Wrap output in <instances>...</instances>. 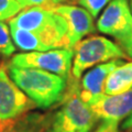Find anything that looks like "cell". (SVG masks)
I'll return each instance as SVG.
<instances>
[{
	"label": "cell",
	"instance_id": "5",
	"mask_svg": "<svg viewBox=\"0 0 132 132\" xmlns=\"http://www.w3.org/2000/svg\"><path fill=\"white\" fill-rule=\"evenodd\" d=\"M73 48H54L44 52H24L14 54L8 64L16 67L38 68L56 74L68 80L72 75Z\"/></svg>",
	"mask_w": 132,
	"mask_h": 132
},
{
	"label": "cell",
	"instance_id": "10",
	"mask_svg": "<svg viewBox=\"0 0 132 132\" xmlns=\"http://www.w3.org/2000/svg\"><path fill=\"white\" fill-rule=\"evenodd\" d=\"M123 63L125 62L121 60H113L95 66L84 74L80 80V86L77 87V94L81 100L88 105L95 98L104 95L109 75Z\"/></svg>",
	"mask_w": 132,
	"mask_h": 132
},
{
	"label": "cell",
	"instance_id": "15",
	"mask_svg": "<svg viewBox=\"0 0 132 132\" xmlns=\"http://www.w3.org/2000/svg\"><path fill=\"white\" fill-rule=\"evenodd\" d=\"M22 10L15 0H0V21H9Z\"/></svg>",
	"mask_w": 132,
	"mask_h": 132
},
{
	"label": "cell",
	"instance_id": "2",
	"mask_svg": "<svg viewBox=\"0 0 132 132\" xmlns=\"http://www.w3.org/2000/svg\"><path fill=\"white\" fill-rule=\"evenodd\" d=\"M8 24L34 32L51 50L71 48L65 19L53 9L40 7L24 8L10 19Z\"/></svg>",
	"mask_w": 132,
	"mask_h": 132
},
{
	"label": "cell",
	"instance_id": "18",
	"mask_svg": "<svg viewBox=\"0 0 132 132\" xmlns=\"http://www.w3.org/2000/svg\"><path fill=\"white\" fill-rule=\"evenodd\" d=\"M116 40H117L118 44L121 46V48L125 51L126 54L132 59V30L123 36H120V38Z\"/></svg>",
	"mask_w": 132,
	"mask_h": 132
},
{
	"label": "cell",
	"instance_id": "9",
	"mask_svg": "<svg viewBox=\"0 0 132 132\" xmlns=\"http://www.w3.org/2000/svg\"><path fill=\"white\" fill-rule=\"evenodd\" d=\"M101 120L120 122L132 112V87L117 95H101L88 104Z\"/></svg>",
	"mask_w": 132,
	"mask_h": 132
},
{
	"label": "cell",
	"instance_id": "17",
	"mask_svg": "<svg viewBox=\"0 0 132 132\" xmlns=\"http://www.w3.org/2000/svg\"><path fill=\"white\" fill-rule=\"evenodd\" d=\"M28 7H40L46 8V9H52L59 5L65 3L66 0H27Z\"/></svg>",
	"mask_w": 132,
	"mask_h": 132
},
{
	"label": "cell",
	"instance_id": "14",
	"mask_svg": "<svg viewBox=\"0 0 132 132\" xmlns=\"http://www.w3.org/2000/svg\"><path fill=\"white\" fill-rule=\"evenodd\" d=\"M15 52V45L11 38L9 24L5 21H0V56L10 57Z\"/></svg>",
	"mask_w": 132,
	"mask_h": 132
},
{
	"label": "cell",
	"instance_id": "4",
	"mask_svg": "<svg viewBox=\"0 0 132 132\" xmlns=\"http://www.w3.org/2000/svg\"><path fill=\"white\" fill-rule=\"evenodd\" d=\"M72 76L79 80L87 69L113 60L127 59L121 46L105 36L94 35L82 39L73 47Z\"/></svg>",
	"mask_w": 132,
	"mask_h": 132
},
{
	"label": "cell",
	"instance_id": "7",
	"mask_svg": "<svg viewBox=\"0 0 132 132\" xmlns=\"http://www.w3.org/2000/svg\"><path fill=\"white\" fill-rule=\"evenodd\" d=\"M96 28L99 32L118 39L132 30V10L130 0H111L101 14Z\"/></svg>",
	"mask_w": 132,
	"mask_h": 132
},
{
	"label": "cell",
	"instance_id": "6",
	"mask_svg": "<svg viewBox=\"0 0 132 132\" xmlns=\"http://www.w3.org/2000/svg\"><path fill=\"white\" fill-rule=\"evenodd\" d=\"M36 108V105L12 80L7 64L0 65V122L15 119Z\"/></svg>",
	"mask_w": 132,
	"mask_h": 132
},
{
	"label": "cell",
	"instance_id": "11",
	"mask_svg": "<svg viewBox=\"0 0 132 132\" xmlns=\"http://www.w3.org/2000/svg\"><path fill=\"white\" fill-rule=\"evenodd\" d=\"M50 116L30 111L12 120L0 122V132H45Z\"/></svg>",
	"mask_w": 132,
	"mask_h": 132
},
{
	"label": "cell",
	"instance_id": "22",
	"mask_svg": "<svg viewBox=\"0 0 132 132\" xmlns=\"http://www.w3.org/2000/svg\"><path fill=\"white\" fill-rule=\"evenodd\" d=\"M130 5H131V10H132V0H130Z\"/></svg>",
	"mask_w": 132,
	"mask_h": 132
},
{
	"label": "cell",
	"instance_id": "3",
	"mask_svg": "<svg viewBox=\"0 0 132 132\" xmlns=\"http://www.w3.org/2000/svg\"><path fill=\"white\" fill-rule=\"evenodd\" d=\"M78 85L73 84L63 104L50 116L45 132H93L99 118L77 94Z\"/></svg>",
	"mask_w": 132,
	"mask_h": 132
},
{
	"label": "cell",
	"instance_id": "20",
	"mask_svg": "<svg viewBox=\"0 0 132 132\" xmlns=\"http://www.w3.org/2000/svg\"><path fill=\"white\" fill-rule=\"evenodd\" d=\"M121 131L125 132H132V112L122 121L121 123Z\"/></svg>",
	"mask_w": 132,
	"mask_h": 132
},
{
	"label": "cell",
	"instance_id": "12",
	"mask_svg": "<svg viewBox=\"0 0 132 132\" xmlns=\"http://www.w3.org/2000/svg\"><path fill=\"white\" fill-rule=\"evenodd\" d=\"M132 87V62L123 63L109 75L106 82L105 94L117 95Z\"/></svg>",
	"mask_w": 132,
	"mask_h": 132
},
{
	"label": "cell",
	"instance_id": "13",
	"mask_svg": "<svg viewBox=\"0 0 132 132\" xmlns=\"http://www.w3.org/2000/svg\"><path fill=\"white\" fill-rule=\"evenodd\" d=\"M11 38L13 40L15 47L23 52H44L51 50L47 44L34 32L19 29L15 27H10Z\"/></svg>",
	"mask_w": 132,
	"mask_h": 132
},
{
	"label": "cell",
	"instance_id": "1",
	"mask_svg": "<svg viewBox=\"0 0 132 132\" xmlns=\"http://www.w3.org/2000/svg\"><path fill=\"white\" fill-rule=\"evenodd\" d=\"M7 69L12 80L38 108H51L63 100L67 92V80L56 74L10 64H7Z\"/></svg>",
	"mask_w": 132,
	"mask_h": 132
},
{
	"label": "cell",
	"instance_id": "21",
	"mask_svg": "<svg viewBox=\"0 0 132 132\" xmlns=\"http://www.w3.org/2000/svg\"><path fill=\"white\" fill-rule=\"evenodd\" d=\"M15 1L22 7V9H24V8H28V1H27V0H15Z\"/></svg>",
	"mask_w": 132,
	"mask_h": 132
},
{
	"label": "cell",
	"instance_id": "19",
	"mask_svg": "<svg viewBox=\"0 0 132 132\" xmlns=\"http://www.w3.org/2000/svg\"><path fill=\"white\" fill-rule=\"evenodd\" d=\"M93 132H120L119 122L111 120H102V122Z\"/></svg>",
	"mask_w": 132,
	"mask_h": 132
},
{
	"label": "cell",
	"instance_id": "16",
	"mask_svg": "<svg viewBox=\"0 0 132 132\" xmlns=\"http://www.w3.org/2000/svg\"><path fill=\"white\" fill-rule=\"evenodd\" d=\"M110 1L111 0H77L78 5L85 8L94 18L99 16L100 12L104 10V8L107 7Z\"/></svg>",
	"mask_w": 132,
	"mask_h": 132
},
{
	"label": "cell",
	"instance_id": "8",
	"mask_svg": "<svg viewBox=\"0 0 132 132\" xmlns=\"http://www.w3.org/2000/svg\"><path fill=\"white\" fill-rule=\"evenodd\" d=\"M52 9L65 19L67 24V38L71 48H73L86 35L92 34L96 31L97 28L94 22V16L85 8L62 3Z\"/></svg>",
	"mask_w": 132,
	"mask_h": 132
}]
</instances>
